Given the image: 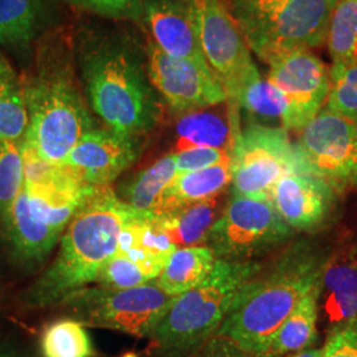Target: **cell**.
Segmentation results:
<instances>
[{"label":"cell","instance_id":"1","mask_svg":"<svg viewBox=\"0 0 357 357\" xmlns=\"http://www.w3.org/2000/svg\"><path fill=\"white\" fill-rule=\"evenodd\" d=\"M73 44L86 102L107 128L138 139L153 131L163 100L149 78L146 48L121 29H84Z\"/></svg>","mask_w":357,"mask_h":357},{"label":"cell","instance_id":"2","mask_svg":"<svg viewBox=\"0 0 357 357\" xmlns=\"http://www.w3.org/2000/svg\"><path fill=\"white\" fill-rule=\"evenodd\" d=\"M22 79L28 112L24 139L43 159L63 165L78 141L96 128L79 88L75 44L61 32L44 36Z\"/></svg>","mask_w":357,"mask_h":357},{"label":"cell","instance_id":"3","mask_svg":"<svg viewBox=\"0 0 357 357\" xmlns=\"http://www.w3.org/2000/svg\"><path fill=\"white\" fill-rule=\"evenodd\" d=\"M135 215L109 187L98 188L68 224L54 261L24 294L26 305H61L70 294L94 283L114 255L121 230Z\"/></svg>","mask_w":357,"mask_h":357},{"label":"cell","instance_id":"4","mask_svg":"<svg viewBox=\"0 0 357 357\" xmlns=\"http://www.w3.org/2000/svg\"><path fill=\"white\" fill-rule=\"evenodd\" d=\"M324 261L307 246L287 252L264 277L257 274L243 284L215 336L266 355L282 323L319 283Z\"/></svg>","mask_w":357,"mask_h":357},{"label":"cell","instance_id":"5","mask_svg":"<svg viewBox=\"0 0 357 357\" xmlns=\"http://www.w3.org/2000/svg\"><path fill=\"white\" fill-rule=\"evenodd\" d=\"M261 270L253 261L216 264L204 281L174 298L153 335L151 348L160 357H190L221 327L237 294Z\"/></svg>","mask_w":357,"mask_h":357},{"label":"cell","instance_id":"6","mask_svg":"<svg viewBox=\"0 0 357 357\" xmlns=\"http://www.w3.org/2000/svg\"><path fill=\"white\" fill-rule=\"evenodd\" d=\"M339 0H231L230 11L250 52L268 64L282 54L326 43Z\"/></svg>","mask_w":357,"mask_h":357},{"label":"cell","instance_id":"7","mask_svg":"<svg viewBox=\"0 0 357 357\" xmlns=\"http://www.w3.org/2000/svg\"><path fill=\"white\" fill-rule=\"evenodd\" d=\"M174 298L150 282L131 289L84 287L70 294L61 305L85 327L150 339Z\"/></svg>","mask_w":357,"mask_h":357},{"label":"cell","instance_id":"8","mask_svg":"<svg viewBox=\"0 0 357 357\" xmlns=\"http://www.w3.org/2000/svg\"><path fill=\"white\" fill-rule=\"evenodd\" d=\"M191 16L205 61L227 93L231 113L245 82L258 70L238 24L224 0H181Z\"/></svg>","mask_w":357,"mask_h":357},{"label":"cell","instance_id":"9","mask_svg":"<svg viewBox=\"0 0 357 357\" xmlns=\"http://www.w3.org/2000/svg\"><path fill=\"white\" fill-rule=\"evenodd\" d=\"M291 233L270 199L233 196L204 245L217 259L243 262L286 241Z\"/></svg>","mask_w":357,"mask_h":357},{"label":"cell","instance_id":"10","mask_svg":"<svg viewBox=\"0 0 357 357\" xmlns=\"http://www.w3.org/2000/svg\"><path fill=\"white\" fill-rule=\"evenodd\" d=\"M295 158L284 128L252 122L240 130L231 149V196L270 199Z\"/></svg>","mask_w":357,"mask_h":357},{"label":"cell","instance_id":"11","mask_svg":"<svg viewBox=\"0 0 357 357\" xmlns=\"http://www.w3.org/2000/svg\"><path fill=\"white\" fill-rule=\"evenodd\" d=\"M295 150L332 187L357 185V123L323 107L301 130Z\"/></svg>","mask_w":357,"mask_h":357},{"label":"cell","instance_id":"12","mask_svg":"<svg viewBox=\"0 0 357 357\" xmlns=\"http://www.w3.org/2000/svg\"><path fill=\"white\" fill-rule=\"evenodd\" d=\"M147 73L153 88L175 113L183 114L227 102V93L206 63L174 59L153 40L146 43Z\"/></svg>","mask_w":357,"mask_h":357},{"label":"cell","instance_id":"13","mask_svg":"<svg viewBox=\"0 0 357 357\" xmlns=\"http://www.w3.org/2000/svg\"><path fill=\"white\" fill-rule=\"evenodd\" d=\"M268 65L266 78L287 105L283 128L301 131L326 105L331 88L330 68L310 51L290 52Z\"/></svg>","mask_w":357,"mask_h":357},{"label":"cell","instance_id":"14","mask_svg":"<svg viewBox=\"0 0 357 357\" xmlns=\"http://www.w3.org/2000/svg\"><path fill=\"white\" fill-rule=\"evenodd\" d=\"M141 150V139L138 138L112 128H96L78 141L65 165L91 187H109L138 160Z\"/></svg>","mask_w":357,"mask_h":357},{"label":"cell","instance_id":"15","mask_svg":"<svg viewBox=\"0 0 357 357\" xmlns=\"http://www.w3.org/2000/svg\"><path fill=\"white\" fill-rule=\"evenodd\" d=\"M333 192L331 184L310 171L296 153L293 166L271 192L270 202L291 229H311L330 213Z\"/></svg>","mask_w":357,"mask_h":357},{"label":"cell","instance_id":"16","mask_svg":"<svg viewBox=\"0 0 357 357\" xmlns=\"http://www.w3.org/2000/svg\"><path fill=\"white\" fill-rule=\"evenodd\" d=\"M153 44L168 56L206 63L191 16L181 0H143V15Z\"/></svg>","mask_w":357,"mask_h":357},{"label":"cell","instance_id":"17","mask_svg":"<svg viewBox=\"0 0 357 357\" xmlns=\"http://www.w3.org/2000/svg\"><path fill=\"white\" fill-rule=\"evenodd\" d=\"M319 315L330 330L357 323V252L326 258L318 283Z\"/></svg>","mask_w":357,"mask_h":357},{"label":"cell","instance_id":"18","mask_svg":"<svg viewBox=\"0 0 357 357\" xmlns=\"http://www.w3.org/2000/svg\"><path fill=\"white\" fill-rule=\"evenodd\" d=\"M178 115L172 153L191 147H212L231 153L236 135L241 128L228 102Z\"/></svg>","mask_w":357,"mask_h":357},{"label":"cell","instance_id":"19","mask_svg":"<svg viewBox=\"0 0 357 357\" xmlns=\"http://www.w3.org/2000/svg\"><path fill=\"white\" fill-rule=\"evenodd\" d=\"M3 222L11 255L26 266L41 265L63 234L32 216L24 185Z\"/></svg>","mask_w":357,"mask_h":357},{"label":"cell","instance_id":"20","mask_svg":"<svg viewBox=\"0 0 357 357\" xmlns=\"http://www.w3.org/2000/svg\"><path fill=\"white\" fill-rule=\"evenodd\" d=\"M65 167L64 176L57 183L48 187H24L32 216L61 233L90 196L102 188L84 183L70 167Z\"/></svg>","mask_w":357,"mask_h":357},{"label":"cell","instance_id":"21","mask_svg":"<svg viewBox=\"0 0 357 357\" xmlns=\"http://www.w3.org/2000/svg\"><path fill=\"white\" fill-rule=\"evenodd\" d=\"M175 250L176 246L151 220L137 213L121 230L115 255L137 265L146 278L153 282L162 273Z\"/></svg>","mask_w":357,"mask_h":357},{"label":"cell","instance_id":"22","mask_svg":"<svg viewBox=\"0 0 357 357\" xmlns=\"http://www.w3.org/2000/svg\"><path fill=\"white\" fill-rule=\"evenodd\" d=\"M231 183V159L199 171L178 174L168 185L150 220H158L180 205L216 197Z\"/></svg>","mask_w":357,"mask_h":357},{"label":"cell","instance_id":"23","mask_svg":"<svg viewBox=\"0 0 357 357\" xmlns=\"http://www.w3.org/2000/svg\"><path fill=\"white\" fill-rule=\"evenodd\" d=\"M217 215L218 196L180 205L166 216L151 221L178 249L204 245L209 230L218 218Z\"/></svg>","mask_w":357,"mask_h":357},{"label":"cell","instance_id":"24","mask_svg":"<svg viewBox=\"0 0 357 357\" xmlns=\"http://www.w3.org/2000/svg\"><path fill=\"white\" fill-rule=\"evenodd\" d=\"M44 19V0H0V47L29 53Z\"/></svg>","mask_w":357,"mask_h":357},{"label":"cell","instance_id":"25","mask_svg":"<svg viewBox=\"0 0 357 357\" xmlns=\"http://www.w3.org/2000/svg\"><path fill=\"white\" fill-rule=\"evenodd\" d=\"M216 259V255L205 245L178 248L153 282L162 291L178 296L204 281Z\"/></svg>","mask_w":357,"mask_h":357},{"label":"cell","instance_id":"26","mask_svg":"<svg viewBox=\"0 0 357 357\" xmlns=\"http://www.w3.org/2000/svg\"><path fill=\"white\" fill-rule=\"evenodd\" d=\"M318 284L296 305L291 314L281 324L268 347V356L293 355L307 349L318 333Z\"/></svg>","mask_w":357,"mask_h":357},{"label":"cell","instance_id":"27","mask_svg":"<svg viewBox=\"0 0 357 357\" xmlns=\"http://www.w3.org/2000/svg\"><path fill=\"white\" fill-rule=\"evenodd\" d=\"M178 175L174 153H167L142 169L123 188V203L135 213L150 220L168 185Z\"/></svg>","mask_w":357,"mask_h":357},{"label":"cell","instance_id":"28","mask_svg":"<svg viewBox=\"0 0 357 357\" xmlns=\"http://www.w3.org/2000/svg\"><path fill=\"white\" fill-rule=\"evenodd\" d=\"M28 128L24 86L0 51V141L22 143Z\"/></svg>","mask_w":357,"mask_h":357},{"label":"cell","instance_id":"29","mask_svg":"<svg viewBox=\"0 0 357 357\" xmlns=\"http://www.w3.org/2000/svg\"><path fill=\"white\" fill-rule=\"evenodd\" d=\"M332 65L357 64V0H339L326 35Z\"/></svg>","mask_w":357,"mask_h":357},{"label":"cell","instance_id":"30","mask_svg":"<svg viewBox=\"0 0 357 357\" xmlns=\"http://www.w3.org/2000/svg\"><path fill=\"white\" fill-rule=\"evenodd\" d=\"M43 357H93L96 355L86 327L73 318L48 324L40 337Z\"/></svg>","mask_w":357,"mask_h":357},{"label":"cell","instance_id":"31","mask_svg":"<svg viewBox=\"0 0 357 357\" xmlns=\"http://www.w3.org/2000/svg\"><path fill=\"white\" fill-rule=\"evenodd\" d=\"M236 109H243L265 122H277L281 128L287 113V105L281 91L268 78L261 76L259 72L245 82L237 97Z\"/></svg>","mask_w":357,"mask_h":357},{"label":"cell","instance_id":"32","mask_svg":"<svg viewBox=\"0 0 357 357\" xmlns=\"http://www.w3.org/2000/svg\"><path fill=\"white\" fill-rule=\"evenodd\" d=\"M24 185L22 143L0 141V220L8 215Z\"/></svg>","mask_w":357,"mask_h":357},{"label":"cell","instance_id":"33","mask_svg":"<svg viewBox=\"0 0 357 357\" xmlns=\"http://www.w3.org/2000/svg\"><path fill=\"white\" fill-rule=\"evenodd\" d=\"M331 88L324 107L357 123V64L332 65Z\"/></svg>","mask_w":357,"mask_h":357},{"label":"cell","instance_id":"34","mask_svg":"<svg viewBox=\"0 0 357 357\" xmlns=\"http://www.w3.org/2000/svg\"><path fill=\"white\" fill-rule=\"evenodd\" d=\"M94 283L106 289H131L150 281L137 265L114 253L105 262Z\"/></svg>","mask_w":357,"mask_h":357},{"label":"cell","instance_id":"35","mask_svg":"<svg viewBox=\"0 0 357 357\" xmlns=\"http://www.w3.org/2000/svg\"><path fill=\"white\" fill-rule=\"evenodd\" d=\"M79 10L110 19L141 20L143 0H65Z\"/></svg>","mask_w":357,"mask_h":357},{"label":"cell","instance_id":"36","mask_svg":"<svg viewBox=\"0 0 357 357\" xmlns=\"http://www.w3.org/2000/svg\"><path fill=\"white\" fill-rule=\"evenodd\" d=\"M178 174L199 171L231 159V153L212 147H191L174 153Z\"/></svg>","mask_w":357,"mask_h":357},{"label":"cell","instance_id":"37","mask_svg":"<svg viewBox=\"0 0 357 357\" xmlns=\"http://www.w3.org/2000/svg\"><path fill=\"white\" fill-rule=\"evenodd\" d=\"M323 357H357V323L330 331Z\"/></svg>","mask_w":357,"mask_h":357},{"label":"cell","instance_id":"38","mask_svg":"<svg viewBox=\"0 0 357 357\" xmlns=\"http://www.w3.org/2000/svg\"><path fill=\"white\" fill-rule=\"evenodd\" d=\"M196 357H271L268 355L253 354L234 344L229 339L213 336L204 347H202Z\"/></svg>","mask_w":357,"mask_h":357},{"label":"cell","instance_id":"39","mask_svg":"<svg viewBox=\"0 0 357 357\" xmlns=\"http://www.w3.org/2000/svg\"><path fill=\"white\" fill-rule=\"evenodd\" d=\"M289 357H323V348H307Z\"/></svg>","mask_w":357,"mask_h":357},{"label":"cell","instance_id":"40","mask_svg":"<svg viewBox=\"0 0 357 357\" xmlns=\"http://www.w3.org/2000/svg\"><path fill=\"white\" fill-rule=\"evenodd\" d=\"M0 357H22V356H16V355H10V354H0Z\"/></svg>","mask_w":357,"mask_h":357}]
</instances>
